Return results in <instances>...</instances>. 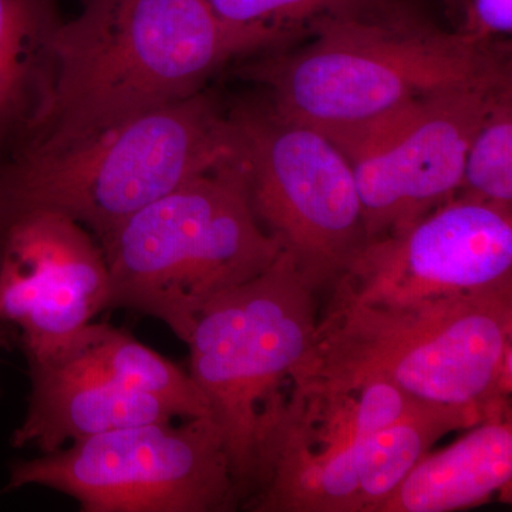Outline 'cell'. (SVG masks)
Listing matches in <instances>:
<instances>
[{
    "mask_svg": "<svg viewBox=\"0 0 512 512\" xmlns=\"http://www.w3.org/2000/svg\"><path fill=\"white\" fill-rule=\"evenodd\" d=\"M298 39L225 22L207 0H82L57 32L49 109L19 151L97 136L208 89L229 64Z\"/></svg>",
    "mask_w": 512,
    "mask_h": 512,
    "instance_id": "obj_1",
    "label": "cell"
},
{
    "mask_svg": "<svg viewBox=\"0 0 512 512\" xmlns=\"http://www.w3.org/2000/svg\"><path fill=\"white\" fill-rule=\"evenodd\" d=\"M299 49L286 46L237 62L286 120L335 144L410 104L466 87L511 84L507 42L448 32L404 8L383 18L320 19Z\"/></svg>",
    "mask_w": 512,
    "mask_h": 512,
    "instance_id": "obj_2",
    "label": "cell"
},
{
    "mask_svg": "<svg viewBox=\"0 0 512 512\" xmlns=\"http://www.w3.org/2000/svg\"><path fill=\"white\" fill-rule=\"evenodd\" d=\"M512 289L409 305L332 301L289 382L392 384L420 403L511 410Z\"/></svg>",
    "mask_w": 512,
    "mask_h": 512,
    "instance_id": "obj_3",
    "label": "cell"
},
{
    "mask_svg": "<svg viewBox=\"0 0 512 512\" xmlns=\"http://www.w3.org/2000/svg\"><path fill=\"white\" fill-rule=\"evenodd\" d=\"M238 154L227 104L205 89L59 150L5 158L0 212H55L101 244L150 202Z\"/></svg>",
    "mask_w": 512,
    "mask_h": 512,
    "instance_id": "obj_4",
    "label": "cell"
},
{
    "mask_svg": "<svg viewBox=\"0 0 512 512\" xmlns=\"http://www.w3.org/2000/svg\"><path fill=\"white\" fill-rule=\"evenodd\" d=\"M100 247L107 309L160 320L183 342L211 299L255 278L282 252L256 220L239 154L141 208Z\"/></svg>",
    "mask_w": 512,
    "mask_h": 512,
    "instance_id": "obj_5",
    "label": "cell"
},
{
    "mask_svg": "<svg viewBox=\"0 0 512 512\" xmlns=\"http://www.w3.org/2000/svg\"><path fill=\"white\" fill-rule=\"evenodd\" d=\"M316 293L282 251L264 272L211 299L184 340L188 373L224 436L241 507L266 423L311 346Z\"/></svg>",
    "mask_w": 512,
    "mask_h": 512,
    "instance_id": "obj_6",
    "label": "cell"
},
{
    "mask_svg": "<svg viewBox=\"0 0 512 512\" xmlns=\"http://www.w3.org/2000/svg\"><path fill=\"white\" fill-rule=\"evenodd\" d=\"M256 220L316 292L367 244L355 174L325 134L279 116L265 97L227 104Z\"/></svg>",
    "mask_w": 512,
    "mask_h": 512,
    "instance_id": "obj_7",
    "label": "cell"
},
{
    "mask_svg": "<svg viewBox=\"0 0 512 512\" xmlns=\"http://www.w3.org/2000/svg\"><path fill=\"white\" fill-rule=\"evenodd\" d=\"M43 487L83 512H225L241 507L211 416L140 424L74 441L9 468L8 490Z\"/></svg>",
    "mask_w": 512,
    "mask_h": 512,
    "instance_id": "obj_8",
    "label": "cell"
},
{
    "mask_svg": "<svg viewBox=\"0 0 512 512\" xmlns=\"http://www.w3.org/2000/svg\"><path fill=\"white\" fill-rule=\"evenodd\" d=\"M289 384L266 424L242 508L353 512L367 440L420 402L384 382Z\"/></svg>",
    "mask_w": 512,
    "mask_h": 512,
    "instance_id": "obj_9",
    "label": "cell"
},
{
    "mask_svg": "<svg viewBox=\"0 0 512 512\" xmlns=\"http://www.w3.org/2000/svg\"><path fill=\"white\" fill-rule=\"evenodd\" d=\"M511 89L436 94L335 144L355 174L367 242L399 234L456 197L477 128Z\"/></svg>",
    "mask_w": 512,
    "mask_h": 512,
    "instance_id": "obj_10",
    "label": "cell"
},
{
    "mask_svg": "<svg viewBox=\"0 0 512 512\" xmlns=\"http://www.w3.org/2000/svg\"><path fill=\"white\" fill-rule=\"evenodd\" d=\"M512 289V211L454 197L399 234L369 241L332 301L409 305Z\"/></svg>",
    "mask_w": 512,
    "mask_h": 512,
    "instance_id": "obj_11",
    "label": "cell"
},
{
    "mask_svg": "<svg viewBox=\"0 0 512 512\" xmlns=\"http://www.w3.org/2000/svg\"><path fill=\"white\" fill-rule=\"evenodd\" d=\"M97 239L45 211L0 212V325L18 330L26 363L52 355L107 311Z\"/></svg>",
    "mask_w": 512,
    "mask_h": 512,
    "instance_id": "obj_12",
    "label": "cell"
},
{
    "mask_svg": "<svg viewBox=\"0 0 512 512\" xmlns=\"http://www.w3.org/2000/svg\"><path fill=\"white\" fill-rule=\"evenodd\" d=\"M28 373V407L10 436L16 448L53 453L107 431L178 419L160 400L90 373L50 362L29 363Z\"/></svg>",
    "mask_w": 512,
    "mask_h": 512,
    "instance_id": "obj_13",
    "label": "cell"
},
{
    "mask_svg": "<svg viewBox=\"0 0 512 512\" xmlns=\"http://www.w3.org/2000/svg\"><path fill=\"white\" fill-rule=\"evenodd\" d=\"M57 0H0V161L42 123L56 79Z\"/></svg>",
    "mask_w": 512,
    "mask_h": 512,
    "instance_id": "obj_14",
    "label": "cell"
},
{
    "mask_svg": "<svg viewBox=\"0 0 512 512\" xmlns=\"http://www.w3.org/2000/svg\"><path fill=\"white\" fill-rule=\"evenodd\" d=\"M511 410L494 414L444 450L427 453L377 512H448L510 487Z\"/></svg>",
    "mask_w": 512,
    "mask_h": 512,
    "instance_id": "obj_15",
    "label": "cell"
},
{
    "mask_svg": "<svg viewBox=\"0 0 512 512\" xmlns=\"http://www.w3.org/2000/svg\"><path fill=\"white\" fill-rule=\"evenodd\" d=\"M39 362L90 373L154 397L173 409L178 419L211 416L210 404L187 370L110 323H89L52 355L29 363Z\"/></svg>",
    "mask_w": 512,
    "mask_h": 512,
    "instance_id": "obj_16",
    "label": "cell"
},
{
    "mask_svg": "<svg viewBox=\"0 0 512 512\" xmlns=\"http://www.w3.org/2000/svg\"><path fill=\"white\" fill-rule=\"evenodd\" d=\"M485 419L470 407L417 403L377 430L360 456L353 512H377L441 437Z\"/></svg>",
    "mask_w": 512,
    "mask_h": 512,
    "instance_id": "obj_17",
    "label": "cell"
},
{
    "mask_svg": "<svg viewBox=\"0 0 512 512\" xmlns=\"http://www.w3.org/2000/svg\"><path fill=\"white\" fill-rule=\"evenodd\" d=\"M225 22L285 30L306 37L320 19L383 18L406 8L400 0H207Z\"/></svg>",
    "mask_w": 512,
    "mask_h": 512,
    "instance_id": "obj_18",
    "label": "cell"
},
{
    "mask_svg": "<svg viewBox=\"0 0 512 512\" xmlns=\"http://www.w3.org/2000/svg\"><path fill=\"white\" fill-rule=\"evenodd\" d=\"M456 197L511 210L512 90L497 100L477 128Z\"/></svg>",
    "mask_w": 512,
    "mask_h": 512,
    "instance_id": "obj_19",
    "label": "cell"
},
{
    "mask_svg": "<svg viewBox=\"0 0 512 512\" xmlns=\"http://www.w3.org/2000/svg\"><path fill=\"white\" fill-rule=\"evenodd\" d=\"M464 20L458 32L484 43H505L512 32V0H463Z\"/></svg>",
    "mask_w": 512,
    "mask_h": 512,
    "instance_id": "obj_20",
    "label": "cell"
}]
</instances>
